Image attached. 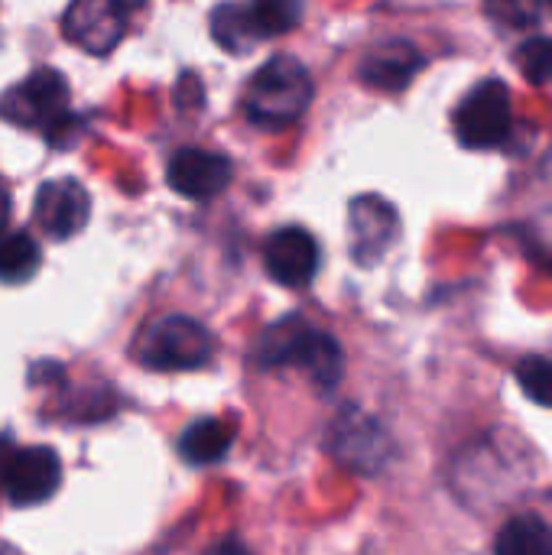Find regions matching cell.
Returning a JSON list of instances; mask_svg holds the SVG:
<instances>
[{
	"mask_svg": "<svg viewBox=\"0 0 552 555\" xmlns=\"http://www.w3.org/2000/svg\"><path fill=\"white\" fill-rule=\"evenodd\" d=\"M312 101V78L303 62L277 55L257 68L244 91V114L251 124L280 130L296 124Z\"/></svg>",
	"mask_w": 552,
	"mask_h": 555,
	"instance_id": "7a4b0ae2",
	"label": "cell"
},
{
	"mask_svg": "<svg viewBox=\"0 0 552 555\" xmlns=\"http://www.w3.org/2000/svg\"><path fill=\"white\" fill-rule=\"evenodd\" d=\"M140 3L143 0H72L65 13V36L81 49L104 55L120 42L127 20Z\"/></svg>",
	"mask_w": 552,
	"mask_h": 555,
	"instance_id": "ba28073f",
	"label": "cell"
},
{
	"mask_svg": "<svg viewBox=\"0 0 552 555\" xmlns=\"http://www.w3.org/2000/svg\"><path fill=\"white\" fill-rule=\"evenodd\" d=\"M540 3H543V7H547V10H552V0H540Z\"/></svg>",
	"mask_w": 552,
	"mask_h": 555,
	"instance_id": "cb8c5ba5",
	"label": "cell"
},
{
	"mask_svg": "<svg viewBox=\"0 0 552 555\" xmlns=\"http://www.w3.org/2000/svg\"><path fill=\"white\" fill-rule=\"evenodd\" d=\"M68 111V81L55 68H36L0 98V117L16 127H55Z\"/></svg>",
	"mask_w": 552,
	"mask_h": 555,
	"instance_id": "8992f818",
	"label": "cell"
},
{
	"mask_svg": "<svg viewBox=\"0 0 552 555\" xmlns=\"http://www.w3.org/2000/svg\"><path fill=\"white\" fill-rule=\"evenodd\" d=\"M329 452L338 465H345L348 472H358V475H377L387 468L390 455H394V442L390 436L384 433V426L348 406L335 423H332V433H329Z\"/></svg>",
	"mask_w": 552,
	"mask_h": 555,
	"instance_id": "5b68a950",
	"label": "cell"
},
{
	"mask_svg": "<svg viewBox=\"0 0 552 555\" xmlns=\"http://www.w3.org/2000/svg\"><path fill=\"white\" fill-rule=\"evenodd\" d=\"M423 68V55L413 42L407 39H390V42H381L374 46L364 59H361V81L368 88H377V91H403L416 72Z\"/></svg>",
	"mask_w": 552,
	"mask_h": 555,
	"instance_id": "4fadbf2b",
	"label": "cell"
},
{
	"mask_svg": "<svg viewBox=\"0 0 552 555\" xmlns=\"http://www.w3.org/2000/svg\"><path fill=\"white\" fill-rule=\"evenodd\" d=\"M264 267L280 286H309L319 270V244L303 228H280L264 244Z\"/></svg>",
	"mask_w": 552,
	"mask_h": 555,
	"instance_id": "8fae6325",
	"label": "cell"
},
{
	"mask_svg": "<svg viewBox=\"0 0 552 555\" xmlns=\"http://www.w3.org/2000/svg\"><path fill=\"white\" fill-rule=\"evenodd\" d=\"M211 332L189 315L156 319L133 341V358L150 371H198L211 361Z\"/></svg>",
	"mask_w": 552,
	"mask_h": 555,
	"instance_id": "3957f363",
	"label": "cell"
},
{
	"mask_svg": "<svg viewBox=\"0 0 552 555\" xmlns=\"http://www.w3.org/2000/svg\"><path fill=\"white\" fill-rule=\"evenodd\" d=\"M211 36L215 42L231 52V55H244L260 42V33L251 20V10L241 3H221L211 13Z\"/></svg>",
	"mask_w": 552,
	"mask_h": 555,
	"instance_id": "9a60e30c",
	"label": "cell"
},
{
	"mask_svg": "<svg viewBox=\"0 0 552 555\" xmlns=\"http://www.w3.org/2000/svg\"><path fill=\"white\" fill-rule=\"evenodd\" d=\"M205 555H254L241 540H234V537H228V540H221V543H215L211 550Z\"/></svg>",
	"mask_w": 552,
	"mask_h": 555,
	"instance_id": "44dd1931",
	"label": "cell"
},
{
	"mask_svg": "<svg viewBox=\"0 0 552 555\" xmlns=\"http://www.w3.org/2000/svg\"><path fill=\"white\" fill-rule=\"evenodd\" d=\"M0 485L7 501L16 507L46 504L62 485V462L49 446L13 449L0 462Z\"/></svg>",
	"mask_w": 552,
	"mask_h": 555,
	"instance_id": "52a82bcc",
	"label": "cell"
},
{
	"mask_svg": "<svg viewBox=\"0 0 552 555\" xmlns=\"http://www.w3.org/2000/svg\"><path fill=\"white\" fill-rule=\"evenodd\" d=\"M495 555H552V527L534 514L514 517L498 533Z\"/></svg>",
	"mask_w": 552,
	"mask_h": 555,
	"instance_id": "2e32d148",
	"label": "cell"
},
{
	"mask_svg": "<svg viewBox=\"0 0 552 555\" xmlns=\"http://www.w3.org/2000/svg\"><path fill=\"white\" fill-rule=\"evenodd\" d=\"M543 172L552 179V150H550V156H547V163H543Z\"/></svg>",
	"mask_w": 552,
	"mask_h": 555,
	"instance_id": "603a6c76",
	"label": "cell"
},
{
	"mask_svg": "<svg viewBox=\"0 0 552 555\" xmlns=\"http://www.w3.org/2000/svg\"><path fill=\"white\" fill-rule=\"evenodd\" d=\"M231 442H234V426L205 416L185 426V433L179 436V455L189 465H215L228 455Z\"/></svg>",
	"mask_w": 552,
	"mask_h": 555,
	"instance_id": "5bb4252c",
	"label": "cell"
},
{
	"mask_svg": "<svg viewBox=\"0 0 552 555\" xmlns=\"http://www.w3.org/2000/svg\"><path fill=\"white\" fill-rule=\"evenodd\" d=\"M91 215V198L85 192L81 182L75 179H49L39 185L36 192V221L39 228L55 237V241H68L75 237Z\"/></svg>",
	"mask_w": 552,
	"mask_h": 555,
	"instance_id": "30bf717a",
	"label": "cell"
},
{
	"mask_svg": "<svg viewBox=\"0 0 552 555\" xmlns=\"http://www.w3.org/2000/svg\"><path fill=\"white\" fill-rule=\"evenodd\" d=\"M169 185L192 198V202H208L215 195H221L231 182V163L221 153H208V150H179L169 159Z\"/></svg>",
	"mask_w": 552,
	"mask_h": 555,
	"instance_id": "7c38bea8",
	"label": "cell"
},
{
	"mask_svg": "<svg viewBox=\"0 0 552 555\" xmlns=\"http://www.w3.org/2000/svg\"><path fill=\"white\" fill-rule=\"evenodd\" d=\"M257 358L267 367H303L325 390H332L345 374L342 345L329 332L312 328L303 319H283L267 328Z\"/></svg>",
	"mask_w": 552,
	"mask_h": 555,
	"instance_id": "6da1fadb",
	"label": "cell"
},
{
	"mask_svg": "<svg viewBox=\"0 0 552 555\" xmlns=\"http://www.w3.org/2000/svg\"><path fill=\"white\" fill-rule=\"evenodd\" d=\"M7 218H10V198H7V192H0V231L7 224Z\"/></svg>",
	"mask_w": 552,
	"mask_h": 555,
	"instance_id": "7402d4cb",
	"label": "cell"
},
{
	"mask_svg": "<svg viewBox=\"0 0 552 555\" xmlns=\"http://www.w3.org/2000/svg\"><path fill=\"white\" fill-rule=\"evenodd\" d=\"M348 228H351V254L361 267H374L390 244L397 241L400 218L390 202L377 195H361L351 202L348 211Z\"/></svg>",
	"mask_w": 552,
	"mask_h": 555,
	"instance_id": "9c48e42d",
	"label": "cell"
},
{
	"mask_svg": "<svg viewBox=\"0 0 552 555\" xmlns=\"http://www.w3.org/2000/svg\"><path fill=\"white\" fill-rule=\"evenodd\" d=\"M39 263H42V250L26 231L0 237V283L20 286L36 276Z\"/></svg>",
	"mask_w": 552,
	"mask_h": 555,
	"instance_id": "e0dca14e",
	"label": "cell"
},
{
	"mask_svg": "<svg viewBox=\"0 0 552 555\" xmlns=\"http://www.w3.org/2000/svg\"><path fill=\"white\" fill-rule=\"evenodd\" d=\"M251 20L260 33V39L267 36H283L290 29L299 26L303 20V0H251Z\"/></svg>",
	"mask_w": 552,
	"mask_h": 555,
	"instance_id": "ac0fdd59",
	"label": "cell"
},
{
	"mask_svg": "<svg viewBox=\"0 0 552 555\" xmlns=\"http://www.w3.org/2000/svg\"><path fill=\"white\" fill-rule=\"evenodd\" d=\"M517 68L524 72V78L530 85H550L552 81V39L550 36H537L527 39L517 49Z\"/></svg>",
	"mask_w": 552,
	"mask_h": 555,
	"instance_id": "ffe728a7",
	"label": "cell"
},
{
	"mask_svg": "<svg viewBox=\"0 0 552 555\" xmlns=\"http://www.w3.org/2000/svg\"><path fill=\"white\" fill-rule=\"evenodd\" d=\"M511 127H514L511 91L498 78L475 85L455 111V137L468 150L504 146L511 137Z\"/></svg>",
	"mask_w": 552,
	"mask_h": 555,
	"instance_id": "277c9868",
	"label": "cell"
},
{
	"mask_svg": "<svg viewBox=\"0 0 552 555\" xmlns=\"http://www.w3.org/2000/svg\"><path fill=\"white\" fill-rule=\"evenodd\" d=\"M517 384L521 390L540 403V406H552V361L543 354H530L517 364Z\"/></svg>",
	"mask_w": 552,
	"mask_h": 555,
	"instance_id": "d6986e66",
	"label": "cell"
}]
</instances>
